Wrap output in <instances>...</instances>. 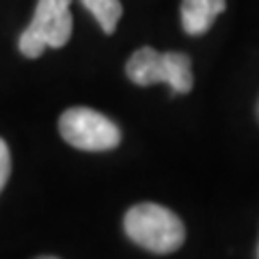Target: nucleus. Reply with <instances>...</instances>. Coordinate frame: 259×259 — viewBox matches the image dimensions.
I'll return each instance as SVG.
<instances>
[{
  "instance_id": "f257e3e1",
  "label": "nucleus",
  "mask_w": 259,
  "mask_h": 259,
  "mask_svg": "<svg viewBox=\"0 0 259 259\" xmlns=\"http://www.w3.org/2000/svg\"><path fill=\"white\" fill-rule=\"evenodd\" d=\"M123 229L134 244L158 255L182 248L186 240V227L182 218L158 203L134 205L123 218Z\"/></svg>"
},
{
  "instance_id": "f03ea898",
  "label": "nucleus",
  "mask_w": 259,
  "mask_h": 259,
  "mask_svg": "<svg viewBox=\"0 0 259 259\" xmlns=\"http://www.w3.org/2000/svg\"><path fill=\"white\" fill-rule=\"evenodd\" d=\"M125 74L134 84L151 87L158 82H166L171 84L175 93H188L194 82L188 54L158 52L153 48H141L130 56Z\"/></svg>"
},
{
  "instance_id": "7ed1b4c3",
  "label": "nucleus",
  "mask_w": 259,
  "mask_h": 259,
  "mask_svg": "<svg viewBox=\"0 0 259 259\" xmlns=\"http://www.w3.org/2000/svg\"><path fill=\"white\" fill-rule=\"evenodd\" d=\"M71 0H37L26 30L20 35V52L26 59H39L46 48H63L71 37Z\"/></svg>"
},
{
  "instance_id": "20e7f679",
  "label": "nucleus",
  "mask_w": 259,
  "mask_h": 259,
  "mask_svg": "<svg viewBox=\"0 0 259 259\" xmlns=\"http://www.w3.org/2000/svg\"><path fill=\"white\" fill-rule=\"evenodd\" d=\"M59 132L65 143L82 151H108L121 143V130L102 112L84 106L65 110L59 119Z\"/></svg>"
},
{
  "instance_id": "39448f33",
  "label": "nucleus",
  "mask_w": 259,
  "mask_h": 259,
  "mask_svg": "<svg viewBox=\"0 0 259 259\" xmlns=\"http://www.w3.org/2000/svg\"><path fill=\"white\" fill-rule=\"evenodd\" d=\"M227 9V0H182V26L188 35H203Z\"/></svg>"
},
{
  "instance_id": "423d86ee",
  "label": "nucleus",
  "mask_w": 259,
  "mask_h": 259,
  "mask_svg": "<svg viewBox=\"0 0 259 259\" xmlns=\"http://www.w3.org/2000/svg\"><path fill=\"white\" fill-rule=\"evenodd\" d=\"M82 5L95 15V20L100 22V26L106 35L115 32L121 13H123L121 0H82Z\"/></svg>"
},
{
  "instance_id": "0eeeda50",
  "label": "nucleus",
  "mask_w": 259,
  "mask_h": 259,
  "mask_svg": "<svg viewBox=\"0 0 259 259\" xmlns=\"http://www.w3.org/2000/svg\"><path fill=\"white\" fill-rule=\"evenodd\" d=\"M9 175H11V153L7 143L0 139V192L5 190L7 182H9Z\"/></svg>"
},
{
  "instance_id": "6e6552de",
  "label": "nucleus",
  "mask_w": 259,
  "mask_h": 259,
  "mask_svg": "<svg viewBox=\"0 0 259 259\" xmlns=\"http://www.w3.org/2000/svg\"><path fill=\"white\" fill-rule=\"evenodd\" d=\"M37 259H59V257H50V255H46V257H37Z\"/></svg>"
},
{
  "instance_id": "1a4fd4ad",
  "label": "nucleus",
  "mask_w": 259,
  "mask_h": 259,
  "mask_svg": "<svg viewBox=\"0 0 259 259\" xmlns=\"http://www.w3.org/2000/svg\"><path fill=\"white\" fill-rule=\"evenodd\" d=\"M257 259H259V246H257Z\"/></svg>"
}]
</instances>
